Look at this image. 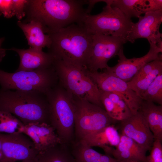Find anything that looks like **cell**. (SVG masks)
I'll return each mask as SVG.
<instances>
[{"label":"cell","mask_w":162,"mask_h":162,"mask_svg":"<svg viewBox=\"0 0 162 162\" xmlns=\"http://www.w3.org/2000/svg\"><path fill=\"white\" fill-rule=\"evenodd\" d=\"M88 4L87 0H28L23 22L37 21L44 32L50 34L73 23L80 24L88 14L84 8Z\"/></svg>","instance_id":"cell-1"},{"label":"cell","mask_w":162,"mask_h":162,"mask_svg":"<svg viewBox=\"0 0 162 162\" xmlns=\"http://www.w3.org/2000/svg\"><path fill=\"white\" fill-rule=\"evenodd\" d=\"M48 49L55 59L86 69L92 50V35L80 24L73 23L48 34Z\"/></svg>","instance_id":"cell-2"},{"label":"cell","mask_w":162,"mask_h":162,"mask_svg":"<svg viewBox=\"0 0 162 162\" xmlns=\"http://www.w3.org/2000/svg\"><path fill=\"white\" fill-rule=\"evenodd\" d=\"M0 110L11 113L25 125L43 123L50 124L46 96L38 91L0 89Z\"/></svg>","instance_id":"cell-3"},{"label":"cell","mask_w":162,"mask_h":162,"mask_svg":"<svg viewBox=\"0 0 162 162\" xmlns=\"http://www.w3.org/2000/svg\"><path fill=\"white\" fill-rule=\"evenodd\" d=\"M49 105L50 124L62 144L72 141L74 134V109L73 95L58 82L45 94Z\"/></svg>","instance_id":"cell-4"},{"label":"cell","mask_w":162,"mask_h":162,"mask_svg":"<svg viewBox=\"0 0 162 162\" xmlns=\"http://www.w3.org/2000/svg\"><path fill=\"white\" fill-rule=\"evenodd\" d=\"M53 66L58 82L67 91L104 109L100 90L87 74V69L56 59Z\"/></svg>","instance_id":"cell-5"},{"label":"cell","mask_w":162,"mask_h":162,"mask_svg":"<svg viewBox=\"0 0 162 162\" xmlns=\"http://www.w3.org/2000/svg\"><path fill=\"white\" fill-rule=\"evenodd\" d=\"M102 2L106 4L100 13L95 15L86 14L79 24L92 35H112L122 38L127 40L134 23L118 8L112 7L111 0Z\"/></svg>","instance_id":"cell-6"},{"label":"cell","mask_w":162,"mask_h":162,"mask_svg":"<svg viewBox=\"0 0 162 162\" xmlns=\"http://www.w3.org/2000/svg\"><path fill=\"white\" fill-rule=\"evenodd\" d=\"M58 78L53 67L10 73L0 70L1 89L37 91L46 94L57 85Z\"/></svg>","instance_id":"cell-7"},{"label":"cell","mask_w":162,"mask_h":162,"mask_svg":"<svg viewBox=\"0 0 162 162\" xmlns=\"http://www.w3.org/2000/svg\"><path fill=\"white\" fill-rule=\"evenodd\" d=\"M73 97L74 134L78 140L118 122L110 117L104 109L84 99L74 95Z\"/></svg>","instance_id":"cell-8"},{"label":"cell","mask_w":162,"mask_h":162,"mask_svg":"<svg viewBox=\"0 0 162 162\" xmlns=\"http://www.w3.org/2000/svg\"><path fill=\"white\" fill-rule=\"evenodd\" d=\"M92 53L87 67L90 72L106 69L109 61L117 55L127 42L121 37L101 34L92 35Z\"/></svg>","instance_id":"cell-9"},{"label":"cell","mask_w":162,"mask_h":162,"mask_svg":"<svg viewBox=\"0 0 162 162\" xmlns=\"http://www.w3.org/2000/svg\"><path fill=\"white\" fill-rule=\"evenodd\" d=\"M86 72L100 90L113 92L120 96L132 114L138 111L142 100L128 86L127 82L105 71L90 72L87 70Z\"/></svg>","instance_id":"cell-10"},{"label":"cell","mask_w":162,"mask_h":162,"mask_svg":"<svg viewBox=\"0 0 162 162\" xmlns=\"http://www.w3.org/2000/svg\"><path fill=\"white\" fill-rule=\"evenodd\" d=\"M27 136L22 133H0L3 156V162L35 159L39 153L32 140Z\"/></svg>","instance_id":"cell-11"},{"label":"cell","mask_w":162,"mask_h":162,"mask_svg":"<svg viewBox=\"0 0 162 162\" xmlns=\"http://www.w3.org/2000/svg\"><path fill=\"white\" fill-rule=\"evenodd\" d=\"M162 47L154 45H150L148 52L140 58H128L124 55L123 48L119 51L118 56L119 59L115 66H108L105 71L118 77L125 82L130 81L146 64L153 60L162 58Z\"/></svg>","instance_id":"cell-12"},{"label":"cell","mask_w":162,"mask_h":162,"mask_svg":"<svg viewBox=\"0 0 162 162\" xmlns=\"http://www.w3.org/2000/svg\"><path fill=\"white\" fill-rule=\"evenodd\" d=\"M134 23L126 38L127 41L134 43L138 39H146L150 45L162 47V34L159 31L162 22V9L146 13L140 16Z\"/></svg>","instance_id":"cell-13"},{"label":"cell","mask_w":162,"mask_h":162,"mask_svg":"<svg viewBox=\"0 0 162 162\" xmlns=\"http://www.w3.org/2000/svg\"><path fill=\"white\" fill-rule=\"evenodd\" d=\"M119 122L117 128L120 134L133 140L146 152L150 151L154 136L145 118L139 111Z\"/></svg>","instance_id":"cell-14"},{"label":"cell","mask_w":162,"mask_h":162,"mask_svg":"<svg viewBox=\"0 0 162 162\" xmlns=\"http://www.w3.org/2000/svg\"><path fill=\"white\" fill-rule=\"evenodd\" d=\"M23 133L31 139L39 153L62 144L54 128L46 123L25 125Z\"/></svg>","instance_id":"cell-15"},{"label":"cell","mask_w":162,"mask_h":162,"mask_svg":"<svg viewBox=\"0 0 162 162\" xmlns=\"http://www.w3.org/2000/svg\"><path fill=\"white\" fill-rule=\"evenodd\" d=\"M10 50L17 52L20 58L19 67L16 71H29L46 68L52 66L55 58L50 53L30 47L27 49L12 48Z\"/></svg>","instance_id":"cell-16"},{"label":"cell","mask_w":162,"mask_h":162,"mask_svg":"<svg viewBox=\"0 0 162 162\" xmlns=\"http://www.w3.org/2000/svg\"><path fill=\"white\" fill-rule=\"evenodd\" d=\"M120 135L117 128L111 125L85 136L82 139L89 146L102 148L105 154L112 157L113 150L118 145Z\"/></svg>","instance_id":"cell-17"},{"label":"cell","mask_w":162,"mask_h":162,"mask_svg":"<svg viewBox=\"0 0 162 162\" xmlns=\"http://www.w3.org/2000/svg\"><path fill=\"white\" fill-rule=\"evenodd\" d=\"M117 146L114 148L112 156L121 162L136 160L147 162L146 152L131 138L122 134Z\"/></svg>","instance_id":"cell-18"},{"label":"cell","mask_w":162,"mask_h":162,"mask_svg":"<svg viewBox=\"0 0 162 162\" xmlns=\"http://www.w3.org/2000/svg\"><path fill=\"white\" fill-rule=\"evenodd\" d=\"M18 26L23 32L30 47L39 50L46 47L49 48L51 41L49 35L45 34L38 22L32 20L27 23L18 20Z\"/></svg>","instance_id":"cell-19"},{"label":"cell","mask_w":162,"mask_h":162,"mask_svg":"<svg viewBox=\"0 0 162 162\" xmlns=\"http://www.w3.org/2000/svg\"><path fill=\"white\" fill-rule=\"evenodd\" d=\"M138 111L146 120L154 140L162 141V105L142 100Z\"/></svg>","instance_id":"cell-20"},{"label":"cell","mask_w":162,"mask_h":162,"mask_svg":"<svg viewBox=\"0 0 162 162\" xmlns=\"http://www.w3.org/2000/svg\"><path fill=\"white\" fill-rule=\"evenodd\" d=\"M74 144L71 153L75 162H121L112 156L98 152L82 140Z\"/></svg>","instance_id":"cell-21"},{"label":"cell","mask_w":162,"mask_h":162,"mask_svg":"<svg viewBox=\"0 0 162 162\" xmlns=\"http://www.w3.org/2000/svg\"><path fill=\"white\" fill-rule=\"evenodd\" d=\"M111 6L118 8L130 19L152 11L151 0H111Z\"/></svg>","instance_id":"cell-22"},{"label":"cell","mask_w":162,"mask_h":162,"mask_svg":"<svg viewBox=\"0 0 162 162\" xmlns=\"http://www.w3.org/2000/svg\"><path fill=\"white\" fill-rule=\"evenodd\" d=\"M66 146L65 144H59L39 153L35 160L37 162H74V158Z\"/></svg>","instance_id":"cell-23"},{"label":"cell","mask_w":162,"mask_h":162,"mask_svg":"<svg viewBox=\"0 0 162 162\" xmlns=\"http://www.w3.org/2000/svg\"><path fill=\"white\" fill-rule=\"evenodd\" d=\"M25 125L11 113L0 110V133H23Z\"/></svg>","instance_id":"cell-24"},{"label":"cell","mask_w":162,"mask_h":162,"mask_svg":"<svg viewBox=\"0 0 162 162\" xmlns=\"http://www.w3.org/2000/svg\"><path fill=\"white\" fill-rule=\"evenodd\" d=\"M143 100L162 105V73L158 74L142 95Z\"/></svg>","instance_id":"cell-25"},{"label":"cell","mask_w":162,"mask_h":162,"mask_svg":"<svg viewBox=\"0 0 162 162\" xmlns=\"http://www.w3.org/2000/svg\"><path fill=\"white\" fill-rule=\"evenodd\" d=\"M161 73H162V67L155 69L134 84L128 86L141 98L142 95L155 78Z\"/></svg>","instance_id":"cell-26"},{"label":"cell","mask_w":162,"mask_h":162,"mask_svg":"<svg viewBox=\"0 0 162 162\" xmlns=\"http://www.w3.org/2000/svg\"><path fill=\"white\" fill-rule=\"evenodd\" d=\"M100 100L104 109L109 116L118 122L125 119L126 118L123 114L105 93L100 90Z\"/></svg>","instance_id":"cell-27"},{"label":"cell","mask_w":162,"mask_h":162,"mask_svg":"<svg viewBox=\"0 0 162 162\" xmlns=\"http://www.w3.org/2000/svg\"><path fill=\"white\" fill-rule=\"evenodd\" d=\"M162 67V58L153 60L144 65L129 81L128 86L133 85L155 69Z\"/></svg>","instance_id":"cell-28"},{"label":"cell","mask_w":162,"mask_h":162,"mask_svg":"<svg viewBox=\"0 0 162 162\" xmlns=\"http://www.w3.org/2000/svg\"><path fill=\"white\" fill-rule=\"evenodd\" d=\"M104 92L114 103L126 118L131 115L132 114L130 109L125 101L120 96L113 92Z\"/></svg>","instance_id":"cell-29"},{"label":"cell","mask_w":162,"mask_h":162,"mask_svg":"<svg viewBox=\"0 0 162 162\" xmlns=\"http://www.w3.org/2000/svg\"><path fill=\"white\" fill-rule=\"evenodd\" d=\"M162 142L154 140L150 154L146 157L147 162H162Z\"/></svg>","instance_id":"cell-30"},{"label":"cell","mask_w":162,"mask_h":162,"mask_svg":"<svg viewBox=\"0 0 162 162\" xmlns=\"http://www.w3.org/2000/svg\"><path fill=\"white\" fill-rule=\"evenodd\" d=\"M28 0H12L13 11L19 20H21L26 15V8Z\"/></svg>","instance_id":"cell-31"},{"label":"cell","mask_w":162,"mask_h":162,"mask_svg":"<svg viewBox=\"0 0 162 162\" xmlns=\"http://www.w3.org/2000/svg\"><path fill=\"white\" fill-rule=\"evenodd\" d=\"M0 12L4 17L7 18L14 16L12 0H0Z\"/></svg>","instance_id":"cell-32"},{"label":"cell","mask_w":162,"mask_h":162,"mask_svg":"<svg viewBox=\"0 0 162 162\" xmlns=\"http://www.w3.org/2000/svg\"><path fill=\"white\" fill-rule=\"evenodd\" d=\"M4 40V38H0V62H1L3 58L6 54V50L1 47L2 43Z\"/></svg>","instance_id":"cell-33"},{"label":"cell","mask_w":162,"mask_h":162,"mask_svg":"<svg viewBox=\"0 0 162 162\" xmlns=\"http://www.w3.org/2000/svg\"><path fill=\"white\" fill-rule=\"evenodd\" d=\"M37 162L35 160V159H29L24 160L23 161H21L20 162Z\"/></svg>","instance_id":"cell-34"},{"label":"cell","mask_w":162,"mask_h":162,"mask_svg":"<svg viewBox=\"0 0 162 162\" xmlns=\"http://www.w3.org/2000/svg\"><path fill=\"white\" fill-rule=\"evenodd\" d=\"M126 162H141L140 161L136 160H128L126 161Z\"/></svg>","instance_id":"cell-35"},{"label":"cell","mask_w":162,"mask_h":162,"mask_svg":"<svg viewBox=\"0 0 162 162\" xmlns=\"http://www.w3.org/2000/svg\"><path fill=\"white\" fill-rule=\"evenodd\" d=\"M2 14V13L0 12V16Z\"/></svg>","instance_id":"cell-36"},{"label":"cell","mask_w":162,"mask_h":162,"mask_svg":"<svg viewBox=\"0 0 162 162\" xmlns=\"http://www.w3.org/2000/svg\"></svg>","instance_id":"cell-37"}]
</instances>
